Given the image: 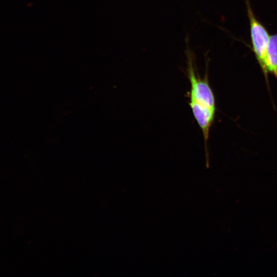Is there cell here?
I'll return each instance as SVG.
<instances>
[{"label":"cell","instance_id":"3","mask_svg":"<svg viewBox=\"0 0 277 277\" xmlns=\"http://www.w3.org/2000/svg\"><path fill=\"white\" fill-rule=\"evenodd\" d=\"M267 73L277 78V33L269 37L266 57Z\"/></svg>","mask_w":277,"mask_h":277},{"label":"cell","instance_id":"2","mask_svg":"<svg viewBox=\"0 0 277 277\" xmlns=\"http://www.w3.org/2000/svg\"><path fill=\"white\" fill-rule=\"evenodd\" d=\"M246 3L249 21L252 50L265 77H267L266 57L270 36L265 26L255 17L249 0H246Z\"/></svg>","mask_w":277,"mask_h":277},{"label":"cell","instance_id":"1","mask_svg":"<svg viewBox=\"0 0 277 277\" xmlns=\"http://www.w3.org/2000/svg\"><path fill=\"white\" fill-rule=\"evenodd\" d=\"M188 35L185 36L186 57V73L189 80L190 90L188 92L189 105L196 106L205 109L216 110V101L213 91L208 79V65L209 59L208 52L205 54L206 71L204 77H201L197 71L195 55L189 45Z\"/></svg>","mask_w":277,"mask_h":277}]
</instances>
